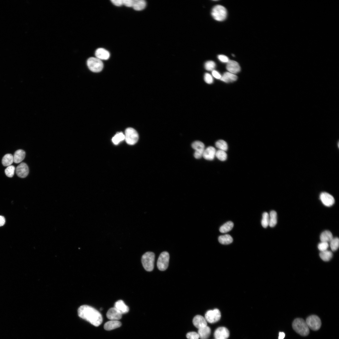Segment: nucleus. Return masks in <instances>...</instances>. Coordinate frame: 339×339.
I'll return each instance as SVG.
<instances>
[{"label":"nucleus","mask_w":339,"mask_h":339,"mask_svg":"<svg viewBox=\"0 0 339 339\" xmlns=\"http://www.w3.org/2000/svg\"><path fill=\"white\" fill-rule=\"evenodd\" d=\"M78 314L80 317L96 326H99L103 321L100 313L94 307L88 305H84L80 306L78 310Z\"/></svg>","instance_id":"1"},{"label":"nucleus","mask_w":339,"mask_h":339,"mask_svg":"<svg viewBox=\"0 0 339 339\" xmlns=\"http://www.w3.org/2000/svg\"><path fill=\"white\" fill-rule=\"evenodd\" d=\"M292 327L295 331L302 336H306L309 333V329L306 321L303 319H296L292 323Z\"/></svg>","instance_id":"2"},{"label":"nucleus","mask_w":339,"mask_h":339,"mask_svg":"<svg viewBox=\"0 0 339 339\" xmlns=\"http://www.w3.org/2000/svg\"><path fill=\"white\" fill-rule=\"evenodd\" d=\"M155 257L154 253L150 251L146 252L142 256L141 262L143 267L146 271L150 272L153 270Z\"/></svg>","instance_id":"3"},{"label":"nucleus","mask_w":339,"mask_h":339,"mask_svg":"<svg viewBox=\"0 0 339 339\" xmlns=\"http://www.w3.org/2000/svg\"><path fill=\"white\" fill-rule=\"evenodd\" d=\"M211 15L213 18L218 21L225 20L227 16V11L225 8L221 5H217L213 8Z\"/></svg>","instance_id":"4"},{"label":"nucleus","mask_w":339,"mask_h":339,"mask_svg":"<svg viewBox=\"0 0 339 339\" xmlns=\"http://www.w3.org/2000/svg\"><path fill=\"white\" fill-rule=\"evenodd\" d=\"M87 63L90 70L94 72H99L104 68V64L101 60L97 58H89L87 61Z\"/></svg>","instance_id":"5"},{"label":"nucleus","mask_w":339,"mask_h":339,"mask_svg":"<svg viewBox=\"0 0 339 339\" xmlns=\"http://www.w3.org/2000/svg\"><path fill=\"white\" fill-rule=\"evenodd\" d=\"M125 139L129 145L135 144L139 139V135L137 132L133 128H128L125 130Z\"/></svg>","instance_id":"6"},{"label":"nucleus","mask_w":339,"mask_h":339,"mask_svg":"<svg viewBox=\"0 0 339 339\" xmlns=\"http://www.w3.org/2000/svg\"><path fill=\"white\" fill-rule=\"evenodd\" d=\"M169 259V254L167 252L164 251L160 254L157 262V266L159 270L163 271L167 269Z\"/></svg>","instance_id":"7"},{"label":"nucleus","mask_w":339,"mask_h":339,"mask_svg":"<svg viewBox=\"0 0 339 339\" xmlns=\"http://www.w3.org/2000/svg\"><path fill=\"white\" fill-rule=\"evenodd\" d=\"M308 327L313 331H317L320 328L321 322L320 318L315 315L308 317L306 321Z\"/></svg>","instance_id":"8"},{"label":"nucleus","mask_w":339,"mask_h":339,"mask_svg":"<svg viewBox=\"0 0 339 339\" xmlns=\"http://www.w3.org/2000/svg\"><path fill=\"white\" fill-rule=\"evenodd\" d=\"M205 318L207 322L213 323L220 320L221 317V313L220 310L215 309L213 310L208 311L205 314Z\"/></svg>","instance_id":"9"},{"label":"nucleus","mask_w":339,"mask_h":339,"mask_svg":"<svg viewBox=\"0 0 339 339\" xmlns=\"http://www.w3.org/2000/svg\"><path fill=\"white\" fill-rule=\"evenodd\" d=\"M192 146L195 150L194 155L195 158L199 159L203 157L205 149V145L203 142L200 141H195L192 143Z\"/></svg>","instance_id":"10"},{"label":"nucleus","mask_w":339,"mask_h":339,"mask_svg":"<svg viewBox=\"0 0 339 339\" xmlns=\"http://www.w3.org/2000/svg\"><path fill=\"white\" fill-rule=\"evenodd\" d=\"M320 199L323 204L327 207H330L335 203L334 197L330 194L322 192L320 196Z\"/></svg>","instance_id":"11"},{"label":"nucleus","mask_w":339,"mask_h":339,"mask_svg":"<svg viewBox=\"0 0 339 339\" xmlns=\"http://www.w3.org/2000/svg\"><path fill=\"white\" fill-rule=\"evenodd\" d=\"M16 173L17 175L21 178L26 177L29 173L28 165L24 162L21 163L16 168Z\"/></svg>","instance_id":"12"},{"label":"nucleus","mask_w":339,"mask_h":339,"mask_svg":"<svg viewBox=\"0 0 339 339\" xmlns=\"http://www.w3.org/2000/svg\"><path fill=\"white\" fill-rule=\"evenodd\" d=\"M214 336L215 339H227L229 336L230 332L226 328L220 327L216 330Z\"/></svg>","instance_id":"13"},{"label":"nucleus","mask_w":339,"mask_h":339,"mask_svg":"<svg viewBox=\"0 0 339 339\" xmlns=\"http://www.w3.org/2000/svg\"><path fill=\"white\" fill-rule=\"evenodd\" d=\"M122 314L114 307L110 309L107 313V318L111 320H118L122 318Z\"/></svg>","instance_id":"14"},{"label":"nucleus","mask_w":339,"mask_h":339,"mask_svg":"<svg viewBox=\"0 0 339 339\" xmlns=\"http://www.w3.org/2000/svg\"><path fill=\"white\" fill-rule=\"evenodd\" d=\"M207 322L205 317L200 315L195 316L193 320L194 325L198 329L207 326Z\"/></svg>","instance_id":"15"},{"label":"nucleus","mask_w":339,"mask_h":339,"mask_svg":"<svg viewBox=\"0 0 339 339\" xmlns=\"http://www.w3.org/2000/svg\"><path fill=\"white\" fill-rule=\"evenodd\" d=\"M226 68L229 72L235 74L240 70V67L239 63L234 60H229L227 63Z\"/></svg>","instance_id":"16"},{"label":"nucleus","mask_w":339,"mask_h":339,"mask_svg":"<svg viewBox=\"0 0 339 339\" xmlns=\"http://www.w3.org/2000/svg\"><path fill=\"white\" fill-rule=\"evenodd\" d=\"M216 152V150L214 147L209 146L205 149L203 157L206 160H212L215 157Z\"/></svg>","instance_id":"17"},{"label":"nucleus","mask_w":339,"mask_h":339,"mask_svg":"<svg viewBox=\"0 0 339 339\" xmlns=\"http://www.w3.org/2000/svg\"><path fill=\"white\" fill-rule=\"evenodd\" d=\"M122 314L127 313L129 311V308L122 300L117 301L115 304L114 307Z\"/></svg>","instance_id":"18"},{"label":"nucleus","mask_w":339,"mask_h":339,"mask_svg":"<svg viewBox=\"0 0 339 339\" xmlns=\"http://www.w3.org/2000/svg\"><path fill=\"white\" fill-rule=\"evenodd\" d=\"M95 55L97 58L101 60H108L110 56L109 52L103 48H99L97 49L96 51Z\"/></svg>","instance_id":"19"},{"label":"nucleus","mask_w":339,"mask_h":339,"mask_svg":"<svg viewBox=\"0 0 339 339\" xmlns=\"http://www.w3.org/2000/svg\"><path fill=\"white\" fill-rule=\"evenodd\" d=\"M121 323L118 320H111L105 323L104 329L108 331L111 330L121 326Z\"/></svg>","instance_id":"20"},{"label":"nucleus","mask_w":339,"mask_h":339,"mask_svg":"<svg viewBox=\"0 0 339 339\" xmlns=\"http://www.w3.org/2000/svg\"><path fill=\"white\" fill-rule=\"evenodd\" d=\"M211 332L210 328L207 326L199 329L198 334L201 339H207Z\"/></svg>","instance_id":"21"},{"label":"nucleus","mask_w":339,"mask_h":339,"mask_svg":"<svg viewBox=\"0 0 339 339\" xmlns=\"http://www.w3.org/2000/svg\"><path fill=\"white\" fill-rule=\"evenodd\" d=\"M237 77L235 74L229 72L224 73L221 77L220 80L226 83L232 82L237 80Z\"/></svg>","instance_id":"22"},{"label":"nucleus","mask_w":339,"mask_h":339,"mask_svg":"<svg viewBox=\"0 0 339 339\" xmlns=\"http://www.w3.org/2000/svg\"><path fill=\"white\" fill-rule=\"evenodd\" d=\"M26 155L25 151L22 149L16 151L13 156V161L18 164L21 162L25 159Z\"/></svg>","instance_id":"23"},{"label":"nucleus","mask_w":339,"mask_h":339,"mask_svg":"<svg viewBox=\"0 0 339 339\" xmlns=\"http://www.w3.org/2000/svg\"><path fill=\"white\" fill-rule=\"evenodd\" d=\"M146 6V3L144 0H134L132 8L136 11H139L144 9Z\"/></svg>","instance_id":"24"},{"label":"nucleus","mask_w":339,"mask_h":339,"mask_svg":"<svg viewBox=\"0 0 339 339\" xmlns=\"http://www.w3.org/2000/svg\"><path fill=\"white\" fill-rule=\"evenodd\" d=\"M332 233L329 230H325L322 232L320 236L321 242H330L333 238Z\"/></svg>","instance_id":"25"},{"label":"nucleus","mask_w":339,"mask_h":339,"mask_svg":"<svg viewBox=\"0 0 339 339\" xmlns=\"http://www.w3.org/2000/svg\"><path fill=\"white\" fill-rule=\"evenodd\" d=\"M219 242L223 245H228L233 241L232 237L228 234L220 236L218 238Z\"/></svg>","instance_id":"26"},{"label":"nucleus","mask_w":339,"mask_h":339,"mask_svg":"<svg viewBox=\"0 0 339 339\" xmlns=\"http://www.w3.org/2000/svg\"><path fill=\"white\" fill-rule=\"evenodd\" d=\"M332 252L327 250L321 252L319 254L320 258L325 262L330 261L332 258Z\"/></svg>","instance_id":"27"},{"label":"nucleus","mask_w":339,"mask_h":339,"mask_svg":"<svg viewBox=\"0 0 339 339\" xmlns=\"http://www.w3.org/2000/svg\"><path fill=\"white\" fill-rule=\"evenodd\" d=\"M13 161V156L10 154L5 155L2 159L3 164L5 166H8L11 165Z\"/></svg>","instance_id":"28"},{"label":"nucleus","mask_w":339,"mask_h":339,"mask_svg":"<svg viewBox=\"0 0 339 339\" xmlns=\"http://www.w3.org/2000/svg\"><path fill=\"white\" fill-rule=\"evenodd\" d=\"M234 225L233 222L231 221H228L220 227V231L222 233H227L232 229Z\"/></svg>","instance_id":"29"},{"label":"nucleus","mask_w":339,"mask_h":339,"mask_svg":"<svg viewBox=\"0 0 339 339\" xmlns=\"http://www.w3.org/2000/svg\"><path fill=\"white\" fill-rule=\"evenodd\" d=\"M269 225L271 227H275L277 223V214L274 210L271 211L270 215Z\"/></svg>","instance_id":"30"},{"label":"nucleus","mask_w":339,"mask_h":339,"mask_svg":"<svg viewBox=\"0 0 339 339\" xmlns=\"http://www.w3.org/2000/svg\"><path fill=\"white\" fill-rule=\"evenodd\" d=\"M215 146L219 149V150L226 151L228 149V145L227 143L223 140H220L217 141L216 142Z\"/></svg>","instance_id":"31"},{"label":"nucleus","mask_w":339,"mask_h":339,"mask_svg":"<svg viewBox=\"0 0 339 339\" xmlns=\"http://www.w3.org/2000/svg\"><path fill=\"white\" fill-rule=\"evenodd\" d=\"M125 139V135L122 132L117 134L112 139L113 143L115 145L118 144L120 142Z\"/></svg>","instance_id":"32"},{"label":"nucleus","mask_w":339,"mask_h":339,"mask_svg":"<svg viewBox=\"0 0 339 339\" xmlns=\"http://www.w3.org/2000/svg\"><path fill=\"white\" fill-rule=\"evenodd\" d=\"M262 217L261 221L262 226L264 228H266L269 225V215L268 213L265 212L263 214Z\"/></svg>","instance_id":"33"},{"label":"nucleus","mask_w":339,"mask_h":339,"mask_svg":"<svg viewBox=\"0 0 339 339\" xmlns=\"http://www.w3.org/2000/svg\"><path fill=\"white\" fill-rule=\"evenodd\" d=\"M330 246L332 251L336 250L339 246V240L337 237L333 238L330 241Z\"/></svg>","instance_id":"34"},{"label":"nucleus","mask_w":339,"mask_h":339,"mask_svg":"<svg viewBox=\"0 0 339 339\" xmlns=\"http://www.w3.org/2000/svg\"><path fill=\"white\" fill-rule=\"evenodd\" d=\"M215 156L220 160L225 161L227 159V155L225 151L218 150L216 151Z\"/></svg>","instance_id":"35"},{"label":"nucleus","mask_w":339,"mask_h":339,"mask_svg":"<svg viewBox=\"0 0 339 339\" xmlns=\"http://www.w3.org/2000/svg\"><path fill=\"white\" fill-rule=\"evenodd\" d=\"M15 168L13 165H10L8 167L5 169V173L6 175L8 177H13L15 173Z\"/></svg>","instance_id":"36"},{"label":"nucleus","mask_w":339,"mask_h":339,"mask_svg":"<svg viewBox=\"0 0 339 339\" xmlns=\"http://www.w3.org/2000/svg\"><path fill=\"white\" fill-rule=\"evenodd\" d=\"M205 67L206 70L208 71H213L216 67V64L214 61H209L205 63Z\"/></svg>","instance_id":"37"},{"label":"nucleus","mask_w":339,"mask_h":339,"mask_svg":"<svg viewBox=\"0 0 339 339\" xmlns=\"http://www.w3.org/2000/svg\"><path fill=\"white\" fill-rule=\"evenodd\" d=\"M328 247V243L325 242H321L318 245V248L321 252L327 250Z\"/></svg>","instance_id":"38"},{"label":"nucleus","mask_w":339,"mask_h":339,"mask_svg":"<svg viewBox=\"0 0 339 339\" xmlns=\"http://www.w3.org/2000/svg\"><path fill=\"white\" fill-rule=\"evenodd\" d=\"M186 337L188 339H199L200 338L198 333L194 331L188 333Z\"/></svg>","instance_id":"39"},{"label":"nucleus","mask_w":339,"mask_h":339,"mask_svg":"<svg viewBox=\"0 0 339 339\" xmlns=\"http://www.w3.org/2000/svg\"><path fill=\"white\" fill-rule=\"evenodd\" d=\"M204 79L205 82L208 84H211L213 82V79L212 76L208 73H206L205 74Z\"/></svg>","instance_id":"40"},{"label":"nucleus","mask_w":339,"mask_h":339,"mask_svg":"<svg viewBox=\"0 0 339 339\" xmlns=\"http://www.w3.org/2000/svg\"><path fill=\"white\" fill-rule=\"evenodd\" d=\"M123 5L127 7H132L134 0H123Z\"/></svg>","instance_id":"41"},{"label":"nucleus","mask_w":339,"mask_h":339,"mask_svg":"<svg viewBox=\"0 0 339 339\" xmlns=\"http://www.w3.org/2000/svg\"><path fill=\"white\" fill-rule=\"evenodd\" d=\"M218 57L219 59L223 63H227L230 60L225 55H220Z\"/></svg>","instance_id":"42"},{"label":"nucleus","mask_w":339,"mask_h":339,"mask_svg":"<svg viewBox=\"0 0 339 339\" xmlns=\"http://www.w3.org/2000/svg\"><path fill=\"white\" fill-rule=\"evenodd\" d=\"M111 1L114 5L117 7L123 5V0H112Z\"/></svg>","instance_id":"43"},{"label":"nucleus","mask_w":339,"mask_h":339,"mask_svg":"<svg viewBox=\"0 0 339 339\" xmlns=\"http://www.w3.org/2000/svg\"><path fill=\"white\" fill-rule=\"evenodd\" d=\"M212 74L213 76L215 78L217 79H220L221 77V75L220 73L217 71L213 70L212 71Z\"/></svg>","instance_id":"44"},{"label":"nucleus","mask_w":339,"mask_h":339,"mask_svg":"<svg viewBox=\"0 0 339 339\" xmlns=\"http://www.w3.org/2000/svg\"><path fill=\"white\" fill-rule=\"evenodd\" d=\"M5 222L6 220L5 217L3 216H0V226L4 225Z\"/></svg>","instance_id":"45"},{"label":"nucleus","mask_w":339,"mask_h":339,"mask_svg":"<svg viewBox=\"0 0 339 339\" xmlns=\"http://www.w3.org/2000/svg\"><path fill=\"white\" fill-rule=\"evenodd\" d=\"M285 334L284 332H280L279 334V339H284Z\"/></svg>","instance_id":"46"},{"label":"nucleus","mask_w":339,"mask_h":339,"mask_svg":"<svg viewBox=\"0 0 339 339\" xmlns=\"http://www.w3.org/2000/svg\"><path fill=\"white\" fill-rule=\"evenodd\" d=\"M232 56H234V54H232Z\"/></svg>","instance_id":"47"}]
</instances>
